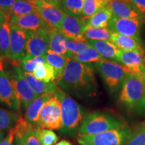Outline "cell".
<instances>
[{"mask_svg":"<svg viewBox=\"0 0 145 145\" xmlns=\"http://www.w3.org/2000/svg\"><path fill=\"white\" fill-rule=\"evenodd\" d=\"M55 83L67 93L79 97L93 96L97 91L93 67L71 59L65 67L63 75Z\"/></svg>","mask_w":145,"mask_h":145,"instance_id":"obj_1","label":"cell"},{"mask_svg":"<svg viewBox=\"0 0 145 145\" xmlns=\"http://www.w3.org/2000/svg\"><path fill=\"white\" fill-rule=\"evenodd\" d=\"M54 93L61 106L62 127L60 132L67 137L78 135L85 118L82 107L68 93L58 87Z\"/></svg>","mask_w":145,"mask_h":145,"instance_id":"obj_2","label":"cell"},{"mask_svg":"<svg viewBox=\"0 0 145 145\" xmlns=\"http://www.w3.org/2000/svg\"><path fill=\"white\" fill-rule=\"evenodd\" d=\"M119 102L132 115H145V88L133 74L126 76L120 88Z\"/></svg>","mask_w":145,"mask_h":145,"instance_id":"obj_3","label":"cell"},{"mask_svg":"<svg viewBox=\"0 0 145 145\" xmlns=\"http://www.w3.org/2000/svg\"><path fill=\"white\" fill-rule=\"evenodd\" d=\"M125 124L124 120L108 112H94L85 116L78 135H93Z\"/></svg>","mask_w":145,"mask_h":145,"instance_id":"obj_4","label":"cell"},{"mask_svg":"<svg viewBox=\"0 0 145 145\" xmlns=\"http://www.w3.org/2000/svg\"><path fill=\"white\" fill-rule=\"evenodd\" d=\"M95 68L112 93L120 89L126 76L129 73L132 74L131 71L122 64L106 59L96 63Z\"/></svg>","mask_w":145,"mask_h":145,"instance_id":"obj_5","label":"cell"},{"mask_svg":"<svg viewBox=\"0 0 145 145\" xmlns=\"http://www.w3.org/2000/svg\"><path fill=\"white\" fill-rule=\"evenodd\" d=\"M131 129L125 124L119 128L93 135H77L80 145H126Z\"/></svg>","mask_w":145,"mask_h":145,"instance_id":"obj_6","label":"cell"},{"mask_svg":"<svg viewBox=\"0 0 145 145\" xmlns=\"http://www.w3.org/2000/svg\"><path fill=\"white\" fill-rule=\"evenodd\" d=\"M24 72V71L22 68L20 67V65H12V70L8 74L16 98L26 109L34 99L39 97V96L34 93L29 86Z\"/></svg>","mask_w":145,"mask_h":145,"instance_id":"obj_7","label":"cell"},{"mask_svg":"<svg viewBox=\"0 0 145 145\" xmlns=\"http://www.w3.org/2000/svg\"><path fill=\"white\" fill-rule=\"evenodd\" d=\"M36 127L42 129L61 130L62 127L61 106L56 95L50 98L42 107Z\"/></svg>","mask_w":145,"mask_h":145,"instance_id":"obj_8","label":"cell"},{"mask_svg":"<svg viewBox=\"0 0 145 145\" xmlns=\"http://www.w3.org/2000/svg\"><path fill=\"white\" fill-rule=\"evenodd\" d=\"M50 29H43L30 32L26 47V54L22 61L43 57L49 50V32Z\"/></svg>","mask_w":145,"mask_h":145,"instance_id":"obj_9","label":"cell"},{"mask_svg":"<svg viewBox=\"0 0 145 145\" xmlns=\"http://www.w3.org/2000/svg\"><path fill=\"white\" fill-rule=\"evenodd\" d=\"M35 5L37 12L52 28L61 30L65 16L61 5L48 3L44 0L32 1Z\"/></svg>","mask_w":145,"mask_h":145,"instance_id":"obj_10","label":"cell"},{"mask_svg":"<svg viewBox=\"0 0 145 145\" xmlns=\"http://www.w3.org/2000/svg\"><path fill=\"white\" fill-rule=\"evenodd\" d=\"M142 18L126 19L113 16L109 23L108 28L112 32L140 40V32L142 26Z\"/></svg>","mask_w":145,"mask_h":145,"instance_id":"obj_11","label":"cell"},{"mask_svg":"<svg viewBox=\"0 0 145 145\" xmlns=\"http://www.w3.org/2000/svg\"><path fill=\"white\" fill-rule=\"evenodd\" d=\"M10 58L14 61H22L26 54V47L30 32L10 24Z\"/></svg>","mask_w":145,"mask_h":145,"instance_id":"obj_12","label":"cell"},{"mask_svg":"<svg viewBox=\"0 0 145 145\" xmlns=\"http://www.w3.org/2000/svg\"><path fill=\"white\" fill-rule=\"evenodd\" d=\"M10 22L14 26L29 32L52 28L39 13L22 16H10Z\"/></svg>","mask_w":145,"mask_h":145,"instance_id":"obj_13","label":"cell"},{"mask_svg":"<svg viewBox=\"0 0 145 145\" xmlns=\"http://www.w3.org/2000/svg\"><path fill=\"white\" fill-rule=\"evenodd\" d=\"M0 103L18 112L20 108V101L14 93L8 74L5 71H0Z\"/></svg>","mask_w":145,"mask_h":145,"instance_id":"obj_14","label":"cell"},{"mask_svg":"<svg viewBox=\"0 0 145 145\" xmlns=\"http://www.w3.org/2000/svg\"><path fill=\"white\" fill-rule=\"evenodd\" d=\"M109 6L114 17L126 19L143 17L129 0H110Z\"/></svg>","mask_w":145,"mask_h":145,"instance_id":"obj_15","label":"cell"},{"mask_svg":"<svg viewBox=\"0 0 145 145\" xmlns=\"http://www.w3.org/2000/svg\"><path fill=\"white\" fill-rule=\"evenodd\" d=\"M87 27L83 17H75L65 14L61 30L66 38L73 39L83 35Z\"/></svg>","mask_w":145,"mask_h":145,"instance_id":"obj_16","label":"cell"},{"mask_svg":"<svg viewBox=\"0 0 145 145\" xmlns=\"http://www.w3.org/2000/svg\"><path fill=\"white\" fill-rule=\"evenodd\" d=\"M110 41L123 51H137L145 55V48L141 40L112 32Z\"/></svg>","mask_w":145,"mask_h":145,"instance_id":"obj_17","label":"cell"},{"mask_svg":"<svg viewBox=\"0 0 145 145\" xmlns=\"http://www.w3.org/2000/svg\"><path fill=\"white\" fill-rule=\"evenodd\" d=\"M144 54L137 51H123L121 50L117 61L126 66L131 71L134 75L137 76L140 73L143 66Z\"/></svg>","mask_w":145,"mask_h":145,"instance_id":"obj_18","label":"cell"},{"mask_svg":"<svg viewBox=\"0 0 145 145\" xmlns=\"http://www.w3.org/2000/svg\"><path fill=\"white\" fill-rule=\"evenodd\" d=\"M66 39L61 30L52 28L49 32V49L55 53L71 59L72 54L67 48L65 44Z\"/></svg>","mask_w":145,"mask_h":145,"instance_id":"obj_19","label":"cell"},{"mask_svg":"<svg viewBox=\"0 0 145 145\" xmlns=\"http://www.w3.org/2000/svg\"><path fill=\"white\" fill-rule=\"evenodd\" d=\"M54 95H55L54 93H48L39 96V97L34 99L26 109L24 118L26 120L36 127L40 112L44 105Z\"/></svg>","mask_w":145,"mask_h":145,"instance_id":"obj_20","label":"cell"},{"mask_svg":"<svg viewBox=\"0 0 145 145\" xmlns=\"http://www.w3.org/2000/svg\"><path fill=\"white\" fill-rule=\"evenodd\" d=\"M91 46L93 47L104 59L117 61L121 50L110 40H88Z\"/></svg>","mask_w":145,"mask_h":145,"instance_id":"obj_21","label":"cell"},{"mask_svg":"<svg viewBox=\"0 0 145 145\" xmlns=\"http://www.w3.org/2000/svg\"><path fill=\"white\" fill-rule=\"evenodd\" d=\"M24 75L32 89L38 96L48 93H54L57 86L54 82L46 83L39 80L30 72H24Z\"/></svg>","mask_w":145,"mask_h":145,"instance_id":"obj_22","label":"cell"},{"mask_svg":"<svg viewBox=\"0 0 145 145\" xmlns=\"http://www.w3.org/2000/svg\"><path fill=\"white\" fill-rule=\"evenodd\" d=\"M113 18V14L110 6L106 7L89 18H84L86 25L90 28H106Z\"/></svg>","mask_w":145,"mask_h":145,"instance_id":"obj_23","label":"cell"},{"mask_svg":"<svg viewBox=\"0 0 145 145\" xmlns=\"http://www.w3.org/2000/svg\"><path fill=\"white\" fill-rule=\"evenodd\" d=\"M44 58L46 63L52 66L54 69L56 75V79L54 81L55 83L63 75L65 67L67 65L70 58L55 53L50 49L44 56Z\"/></svg>","mask_w":145,"mask_h":145,"instance_id":"obj_24","label":"cell"},{"mask_svg":"<svg viewBox=\"0 0 145 145\" xmlns=\"http://www.w3.org/2000/svg\"><path fill=\"white\" fill-rule=\"evenodd\" d=\"M10 22H4L0 28V57H10Z\"/></svg>","mask_w":145,"mask_h":145,"instance_id":"obj_25","label":"cell"},{"mask_svg":"<svg viewBox=\"0 0 145 145\" xmlns=\"http://www.w3.org/2000/svg\"><path fill=\"white\" fill-rule=\"evenodd\" d=\"M38 13L34 3L29 0H16L10 12V16H22Z\"/></svg>","mask_w":145,"mask_h":145,"instance_id":"obj_26","label":"cell"},{"mask_svg":"<svg viewBox=\"0 0 145 145\" xmlns=\"http://www.w3.org/2000/svg\"><path fill=\"white\" fill-rule=\"evenodd\" d=\"M65 44L67 50L72 54V55L80 54L91 46L88 40L86 39L83 35L79 36L73 39L67 38Z\"/></svg>","mask_w":145,"mask_h":145,"instance_id":"obj_27","label":"cell"},{"mask_svg":"<svg viewBox=\"0 0 145 145\" xmlns=\"http://www.w3.org/2000/svg\"><path fill=\"white\" fill-rule=\"evenodd\" d=\"M110 0H85L83 9V18H86L109 6Z\"/></svg>","mask_w":145,"mask_h":145,"instance_id":"obj_28","label":"cell"},{"mask_svg":"<svg viewBox=\"0 0 145 145\" xmlns=\"http://www.w3.org/2000/svg\"><path fill=\"white\" fill-rule=\"evenodd\" d=\"M85 0H61V8L67 15L83 17Z\"/></svg>","mask_w":145,"mask_h":145,"instance_id":"obj_29","label":"cell"},{"mask_svg":"<svg viewBox=\"0 0 145 145\" xmlns=\"http://www.w3.org/2000/svg\"><path fill=\"white\" fill-rule=\"evenodd\" d=\"M33 75L38 79L46 83L54 82L56 79L54 69L52 66L46 63L38 65Z\"/></svg>","mask_w":145,"mask_h":145,"instance_id":"obj_30","label":"cell"},{"mask_svg":"<svg viewBox=\"0 0 145 145\" xmlns=\"http://www.w3.org/2000/svg\"><path fill=\"white\" fill-rule=\"evenodd\" d=\"M112 32L107 28H90L87 27L83 36L91 40H110Z\"/></svg>","mask_w":145,"mask_h":145,"instance_id":"obj_31","label":"cell"},{"mask_svg":"<svg viewBox=\"0 0 145 145\" xmlns=\"http://www.w3.org/2000/svg\"><path fill=\"white\" fill-rule=\"evenodd\" d=\"M71 59L77 61L79 63H84V64H91V63H96L99 61H102V60L106 59L101 57L99 52L91 46L80 54H77V55H72Z\"/></svg>","mask_w":145,"mask_h":145,"instance_id":"obj_32","label":"cell"},{"mask_svg":"<svg viewBox=\"0 0 145 145\" xmlns=\"http://www.w3.org/2000/svg\"><path fill=\"white\" fill-rule=\"evenodd\" d=\"M20 116L17 113L0 108V130H10L15 126Z\"/></svg>","mask_w":145,"mask_h":145,"instance_id":"obj_33","label":"cell"},{"mask_svg":"<svg viewBox=\"0 0 145 145\" xmlns=\"http://www.w3.org/2000/svg\"><path fill=\"white\" fill-rule=\"evenodd\" d=\"M126 145H145V123L131 130Z\"/></svg>","mask_w":145,"mask_h":145,"instance_id":"obj_34","label":"cell"},{"mask_svg":"<svg viewBox=\"0 0 145 145\" xmlns=\"http://www.w3.org/2000/svg\"><path fill=\"white\" fill-rule=\"evenodd\" d=\"M36 135L41 145L56 144L59 140V137L52 130L38 128Z\"/></svg>","mask_w":145,"mask_h":145,"instance_id":"obj_35","label":"cell"},{"mask_svg":"<svg viewBox=\"0 0 145 145\" xmlns=\"http://www.w3.org/2000/svg\"><path fill=\"white\" fill-rule=\"evenodd\" d=\"M37 128V127L32 125L22 135L16 137H20L22 140L24 145H41L36 135V130Z\"/></svg>","mask_w":145,"mask_h":145,"instance_id":"obj_36","label":"cell"},{"mask_svg":"<svg viewBox=\"0 0 145 145\" xmlns=\"http://www.w3.org/2000/svg\"><path fill=\"white\" fill-rule=\"evenodd\" d=\"M44 63H46L44 58L43 57H39L27 61H22L21 65L24 71L32 73L34 72L38 65Z\"/></svg>","mask_w":145,"mask_h":145,"instance_id":"obj_37","label":"cell"},{"mask_svg":"<svg viewBox=\"0 0 145 145\" xmlns=\"http://www.w3.org/2000/svg\"><path fill=\"white\" fill-rule=\"evenodd\" d=\"M16 1V0H0V10L7 16L10 18V10Z\"/></svg>","mask_w":145,"mask_h":145,"instance_id":"obj_38","label":"cell"},{"mask_svg":"<svg viewBox=\"0 0 145 145\" xmlns=\"http://www.w3.org/2000/svg\"><path fill=\"white\" fill-rule=\"evenodd\" d=\"M15 131H14V128H12L9 130L8 134L3 138V140L0 142V145H12L15 139Z\"/></svg>","mask_w":145,"mask_h":145,"instance_id":"obj_39","label":"cell"},{"mask_svg":"<svg viewBox=\"0 0 145 145\" xmlns=\"http://www.w3.org/2000/svg\"><path fill=\"white\" fill-rule=\"evenodd\" d=\"M136 9L142 14H145V0H129Z\"/></svg>","mask_w":145,"mask_h":145,"instance_id":"obj_40","label":"cell"},{"mask_svg":"<svg viewBox=\"0 0 145 145\" xmlns=\"http://www.w3.org/2000/svg\"><path fill=\"white\" fill-rule=\"evenodd\" d=\"M136 77H137L138 79H140L145 88V67L144 66L142 67V69H141L140 73H139L137 76H136Z\"/></svg>","mask_w":145,"mask_h":145,"instance_id":"obj_41","label":"cell"},{"mask_svg":"<svg viewBox=\"0 0 145 145\" xmlns=\"http://www.w3.org/2000/svg\"><path fill=\"white\" fill-rule=\"evenodd\" d=\"M10 18H9L8 16H7L3 12L0 10V28L2 26V24L4 22H5L7 20H10Z\"/></svg>","mask_w":145,"mask_h":145,"instance_id":"obj_42","label":"cell"},{"mask_svg":"<svg viewBox=\"0 0 145 145\" xmlns=\"http://www.w3.org/2000/svg\"><path fill=\"white\" fill-rule=\"evenodd\" d=\"M12 145H24L23 141L20 137H15V139H14L13 144Z\"/></svg>","mask_w":145,"mask_h":145,"instance_id":"obj_43","label":"cell"},{"mask_svg":"<svg viewBox=\"0 0 145 145\" xmlns=\"http://www.w3.org/2000/svg\"><path fill=\"white\" fill-rule=\"evenodd\" d=\"M45 1H47L48 3H54V4L61 5V0H44Z\"/></svg>","mask_w":145,"mask_h":145,"instance_id":"obj_44","label":"cell"},{"mask_svg":"<svg viewBox=\"0 0 145 145\" xmlns=\"http://www.w3.org/2000/svg\"><path fill=\"white\" fill-rule=\"evenodd\" d=\"M55 145H72V144L69 142V141L63 140L60 141L59 142L57 143Z\"/></svg>","mask_w":145,"mask_h":145,"instance_id":"obj_45","label":"cell"},{"mask_svg":"<svg viewBox=\"0 0 145 145\" xmlns=\"http://www.w3.org/2000/svg\"><path fill=\"white\" fill-rule=\"evenodd\" d=\"M5 136H6L5 131H4V130H0V142L3 140V138L5 137Z\"/></svg>","mask_w":145,"mask_h":145,"instance_id":"obj_46","label":"cell"},{"mask_svg":"<svg viewBox=\"0 0 145 145\" xmlns=\"http://www.w3.org/2000/svg\"><path fill=\"white\" fill-rule=\"evenodd\" d=\"M3 61L2 57H0V71L3 70Z\"/></svg>","mask_w":145,"mask_h":145,"instance_id":"obj_47","label":"cell"},{"mask_svg":"<svg viewBox=\"0 0 145 145\" xmlns=\"http://www.w3.org/2000/svg\"><path fill=\"white\" fill-rule=\"evenodd\" d=\"M143 64H144V66L145 67V55L144 56V58H143Z\"/></svg>","mask_w":145,"mask_h":145,"instance_id":"obj_48","label":"cell"},{"mask_svg":"<svg viewBox=\"0 0 145 145\" xmlns=\"http://www.w3.org/2000/svg\"><path fill=\"white\" fill-rule=\"evenodd\" d=\"M29 1H38V0H29Z\"/></svg>","mask_w":145,"mask_h":145,"instance_id":"obj_49","label":"cell"},{"mask_svg":"<svg viewBox=\"0 0 145 145\" xmlns=\"http://www.w3.org/2000/svg\"><path fill=\"white\" fill-rule=\"evenodd\" d=\"M144 39H145V31L144 32Z\"/></svg>","mask_w":145,"mask_h":145,"instance_id":"obj_50","label":"cell"}]
</instances>
